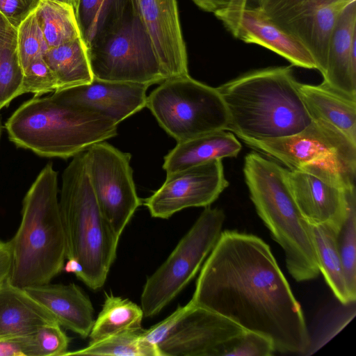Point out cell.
I'll return each mask as SVG.
<instances>
[{"label": "cell", "instance_id": "cell-28", "mask_svg": "<svg viewBox=\"0 0 356 356\" xmlns=\"http://www.w3.org/2000/svg\"><path fill=\"white\" fill-rule=\"evenodd\" d=\"M299 170L341 190L355 187L356 144L327 151Z\"/></svg>", "mask_w": 356, "mask_h": 356}, {"label": "cell", "instance_id": "cell-27", "mask_svg": "<svg viewBox=\"0 0 356 356\" xmlns=\"http://www.w3.org/2000/svg\"><path fill=\"white\" fill-rule=\"evenodd\" d=\"M320 273L341 304L353 302L347 286L337 244V232L323 225H311Z\"/></svg>", "mask_w": 356, "mask_h": 356}, {"label": "cell", "instance_id": "cell-14", "mask_svg": "<svg viewBox=\"0 0 356 356\" xmlns=\"http://www.w3.org/2000/svg\"><path fill=\"white\" fill-rule=\"evenodd\" d=\"M149 86L94 78L88 84L56 90L51 96L68 105L105 116L119 124L146 107Z\"/></svg>", "mask_w": 356, "mask_h": 356}, {"label": "cell", "instance_id": "cell-37", "mask_svg": "<svg viewBox=\"0 0 356 356\" xmlns=\"http://www.w3.org/2000/svg\"><path fill=\"white\" fill-rule=\"evenodd\" d=\"M355 302L342 305V308H339V311L334 312V316H331L332 318H327L326 323L323 326L322 325L318 332V335L310 337L309 346L305 355L314 353L353 319L355 315Z\"/></svg>", "mask_w": 356, "mask_h": 356}, {"label": "cell", "instance_id": "cell-13", "mask_svg": "<svg viewBox=\"0 0 356 356\" xmlns=\"http://www.w3.org/2000/svg\"><path fill=\"white\" fill-rule=\"evenodd\" d=\"M191 307L157 346L161 356H217L220 347L243 331L224 316Z\"/></svg>", "mask_w": 356, "mask_h": 356}, {"label": "cell", "instance_id": "cell-44", "mask_svg": "<svg viewBox=\"0 0 356 356\" xmlns=\"http://www.w3.org/2000/svg\"><path fill=\"white\" fill-rule=\"evenodd\" d=\"M67 273H72L79 278L82 273V268L79 263L74 259H67V262L63 267Z\"/></svg>", "mask_w": 356, "mask_h": 356}, {"label": "cell", "instance_id": "cell-23", "mask_svg": "<svg viewBox=\"0 0 356 356\" xmlns=\"http://www.w3.org/2000/svg\"><path fill=\"white\" fill-rule=\"evenodd\" d=\"M242 145L229 131H219L177 143L164 157L166 175L213 159L236 157Z\"/></svg>", "mask_w": 356, "mask_h": 356}, {"label": "cell", "instance_id": "cell-22", "mask_svg": "<svg viewBox=\"0 0 356 356\" xmlns=\"http://www.w3.org/2000/svg\"><path fill=\"white\" fill-rule=\"evenodd\" d=\"M298 89L312 120L334 127L356 143V99L331 88L298 81Z\"/></svg>", "mask_w": 356, "mask_h": 356}, {"label": "cell", "instance_id": "cell-2", "mask_svg": "<svg viewBox=\"0 0 356 356\" xmlns=\"http://www.w3.org/2000/svg\"><path fill=\"white\" fill-rule=\"evenodd\" d=\"M291 66L246 72L217 87L228 113L227 131L243 141L296 134L312 121Z\"/></svg>", "mask_w": 356, "mask_h": 356}, {"label": "cell", "instance_id": "cell-24", "mask_svg": "<svg viewBox=\"0 0 356 356\" xmlns=\"http://www.w3.org/2000/svg\"><path fill=\"white\" fill-rule=\"evenodd\" d=\"M43 58L55 76L56 90L88 84L94 79L81 37L49 48Z\"/></svg>", "mask_w": 356, "mask_h": 356}, {"label": "cell", "instance_id": "cell-19", "mask_svg": "<svg viewBox=\"0 0 356 356\" xmlns=\"http://www.w3.org/2000/svg\"><path fill=\"white\" fill-rule=\"evenodd\" d=\"M323 83L356 99V0L339 15L332 30Z\"/></svg>", "mask_w": 356, "mask_h": 356}, {"label": "cell", "instance_id": "cell-1", "mask_svg": "<svg viewBox=\"0 0 356 356\" xmlns=\"http://www.w3.org/2000/svg\"><path fill=\"white\" fill-rule=\"evenodd\" d=\"M190 301L266 336L275 351L305 355L309 346L301 306L269 245L255 235L221 232Z\"/></svg>", "mask_w": 356, "mask_h": 356}, {"label": "cell", "instance_id": "cell-29", "mask_svg": "<svg viewBox=\"0 0 356 356\" xmlns=\"http://www.w3.org/2000/svg\"><path fill=\"white\" fill-rule=\"evenodd\" d=\"M35 14L49 48L80 37L75 10L72 6L40 0Z\"/></svg>", "mask_w": 356, "mask_h": 356}, {"label": "cell", "instance_id": "cell-41", "mask_svg": "<svg viewBox=\"0 0 356 356\" xmlns=\"http://www.w3.org/2000/svg\"><path fill=\"white\" fill-rule=\"evenodd\" d=\"M199 8L214 15L222 12L241 10L247 6L248 0H192Z\"/></svg>", "mask_w": 356, "mask_h": 356}, {"label": "cell", "instance_id": "cell-35", "mask_svg": "<svg viewBox=\"0 0 356 356\" xmlns=\"http://www.w3.org/2000/svg\"><path fill=\"white\" fill-rule=\"evenodd\" d=\"M34 356H61L67 352L70 339L57 322L43 325L33 333Z\"/></svg>", "mask_w": 356, "mask_h": 356}, {"label": "cell", "instance_id": "cell-20", "mask_svg": "<svg viewBox=\"0 0 356 356\" xmlns=\"http://www.w3.org/2000/svg\"><path fill=\"white\" fill-rule=\"evenodd\" d=\"M24 290L46 308L60 325L83 338L89 336L95 322L94 308L79 286L74 283L47 284Z\"/></svg>", "mask_w": 356, "mask_h": 356}, {"label": "cell", "instance_id": "cell-5", "mask_svg": "<svg viewBox=\"0 0 356 356\" xmlns=\"http://www.w3.org/2000/svg\"><path fill=\"white\" fill-rule=\"evenodd\" d=\"M5 125L10 140L16 145L42 156L67 159L115 137L118 124L50 95L35 96L25 102Z\"/></svg>", "mask_w": 356, "mask_h": 356}, {"label": "cell", "instance_id": "cell-38", "mask_svg": "<svg viewBox=\"0 0 356 356\" xmlns=\"http://www.w3.org/2000/svg\"><path fill=\"white\" fill-rule=\"evenodd\" d=\"M191 307L190 301L184 306L177 307L169 316L147 330H143L142 338L151 345L157 346L166 337L175 325ZM158 348V347H157Z\"/></svg>", "mask_w": 356, "mask_h": 356}, {"label": "cell", "instance_id": "cell-32", "mask_svg": "<svg viewBox=\"0 0 356 356\" xmlns=\"http://www.w3.org/2000/svg\"><path fill=\"white\" fill-rule=\"evenodd\" d=\"M23 80L16 45H0V110L23 94Z\"/></svg>", "mask_w": 356, "mask_h": 356}, {"label": "cell", "instance_id": "cell-39", "mask_svg": "<svg viewBox=\"0 0 356 356\" xmlns=\"http://www.w3.org/2000/svg\"><path fill=\"white\" fill-rule=\"evenodd\" d=\"M40 0H0V12L16 29L37 8Z\"/></svg>", "mask_w": 356, "mask_h": 356}, {"label": "cell", "instance_id": "cell-17", "mask_svg": "<svg viewBox=\"0 0 356 356\" xmlns=\"http://www.w3.org/2000/svg\"><path fill=\"white\" fill-rule=\"evenodd\" d=\"M243 142L290 170H299L331 149L356 144L334 127L318 120H312L302 130L287 136Z\"/></svg>", "mask_w": 356, "mask_h": 356}, {"label": "cell", "instance_id": "cell-34", "mask_svg": "<svg viewBox=\"0 0 356 356\" xmlns=\"http://www.w3.org/2000/svg\"><path fill=\"white\" fill-rule=\"evenodd\" d=\"M275 351L269 338L245 330L226 341L219 349L217 356H270Z\"/></svg>", "mask_w": 356, "mask_h": 356}, {"label": "cell", "instance_id": "cell-40", "mask_svg": "<svg viewBox=\"0 0 356 356\" xmlns=\"http://www.w3.org/2000/svg\"><path fill=\"white\" fill-rule=\"evenodd\" d=\"M32 334L0 339V356H33Z\"/></svg>", "mask_w": 356, "mask_h": 356}, {"label": "cell", "instance_id": "cell-45", "mask_svg": "<svg viewBox=\"0 0 356 356\" xmlns=\"http://www.w3.org/2000/svg\"><path fill=\"white\" fill-rule=\"evenodd\" d=\"M51 1L70 6L72 8H74V10H75L76 3H77V0H51Z\"/></svg>", "mask_w": 356, "mask_h": 356}, {"label": "cell", "instance_id": "cell-33", "mask_svg": "<svg viewBox=\"0 0 356 356\" xmlns=\"http://www.w3.org/2000/svg\"><path fill=\"white\" fill-rule=\"evenodd\" d=\"M16 47L24 71L34 60L43 57L49 49L35 11L17 27Z\"/></svg>", "mask_w": 356, "mask_h": 356}, {"label": "cell", "instance_id": "cell-16", "mask_svg": "<svg viewBox=\"0 0 356 356\" xmlns=\"http://www.w3.org/2000/svg\"><path fill=\"white\" fill-rule=\"evenodd\" d=\"M215 15L236 38L264 47L288 60L293 65L317 70L304 45L270 21L257 7L246 6Z\"/></svg>", "mask_w": 356, "mask_h": 356}, {"label": "cell", "instance_id": "cell-46", "mask_svg": "<svg viewBox=\"0 0 356 356\" xmlns=\"http://www.w3.org/2000/svg\"><path fill=\"white\" fill-rule=\"evenodd\" d=\"M1 122L0 118V138H1Z\"/></svg>", "mask_w": 356, "mask_h": 356}, {"label": "cell", "instance_id": "cell-8", "mask_svg": "<svg viewBox=\"0 0 356 356\" xmlns=\"http://www.w3.org/2000/svg\"><path fill=\"white\" fill-rule=\"evenodd\" d=\"M87 54L97 79L150 86L168 79L132 0L114 29Z\"/></svg>", "mask_w": 356, "mask_h": 356}, {"label": "cell", "instance_id": "cell-6", "mask_svg": "<svg viewBox=\"0 0 356 356\" xmlns=\"http://www.w3.org/2000/svg\"><path fill=\"white\" fill-rule=\"evenodd\" d=\"M66 259L82 268L79 279L93 290L102 288L115 257L120 238L102 213L89 181L85 152L74 156L62 176L59 200Z\"/></svg>", "mask_w": 356, "mask_h": 356}, {"label": "cell", "instance_id": "cell-21", "mask_svg": "<svg viewBox=\"0 0 356 356\" xmlns=\"http://www.w3.org/2000/svg\"><path fill=\"white\" fill-rule=\"evenodd\" d=\"M56 322L24 289L8 280L0 286V339L25 336Z\"/></svg>", "mask_w": 356, "mask_h": 356}, {"label": "cell", "instance_id": "cell-43", "mask_svg": "<svg viewBox=\"0 0 356 356\" xmlns=\"http://www.w3.org/2000/svg\"><path fill=\"white\" fill-rule=\"evenodd\" d=\"M17 29L0 12V45H16Z\"/></svg>", "mask_w": 356, "mask_h": 356}, {"label": "cell", "instance_id": "cell-3", "mask_svg": "<svg viewBox=\"0 0 356 356\" xmlns=\"http://www.w3.org/2000/svg\"><path fill=\"white\" fill-rule=\"evenodd\" d=\"M9 243L10 284L22 289L47 284L63 270L65 237L58 199L57 172L51 163L43 168L27 191L20 225Z\"/></svg>", "mask_w": 356, "mask_h": 356}, {"label": "cell", "instance_id": "cell-30", "mask_svg": "<svg viewBox=\"0 0 356 356\" xmlns=\"http://www.w3.org/2000/svg\"><path fill=\"white\" fill-rule=\"evenodd\" d=\"M143 331L142 328L113 335L64 355L161 356L156 346L143 339Z\"/></svg>", "mask_w": 356, "mask_h": 356}, {"label": "cell", "instance_id": "cell-31", "mask_svg": "<svg viewBox=\"0 0 356 356\" xmlns=\"http://www.w3.org/2000/svg\"><path fill=\"white\" fill-rule=\"evenodd\" d=\"M348 202L346 216L337 233V244L342 261L347 286L356 300V190H347Z\"/></svg>", "mask_w": 356, "mask_h": 356}, {"label": "cell", "instance_id": "cell-36", "mask_svg": "<svg viewBox=\"0 0 356 356\" xmlns=\"http://www.w3.org/2000/svg\"><path fill=\"white\" fill-rule=\"evenodd\" d=\"M56 89L55 76L43 57L34 60L24 70L23 94L30 92L40 96Z\"/></svg>", "mask_w": 356, "mask_h": 356}, {"label": "cell", "instance_id": "cell-12", "mask_svg": "<svg viewBox=\"0 0 356 356\" xmlns=\"http://www.w3.org/2000/svg\"><path fill=\"white\" fill-rule=\"evenodd\" d=\"M228 186L222 160L213 159L167 175L143 204L152 217L167 219L186 208L210 206Z\"/></svg>", "mask_w": 356, "mask_h": 356}, {"label": "cell", "instance_id": "cell-15", "mask_svg": "<svg viewBox=\"0 0 356 356\" xmlns=\"http://www.w3.org/2000/svg\"><path fill=\"white\" fill-rule=\"evenodd\" d=\"M168 78L188 74L176 0H132Z\"/></svg>", "mask_w": 356, "mask_h": 356}, {"label": "cell", "instance_id": "cell-42", "mask_svg": "<svg viewBox=\"0 0 356 356\" xmlns=\"http://www.w3.org/2000/svg\"><path fill=\"white\" fill-rule=\"evenodd\" d=\"M12 266V251L9 241H0V286L8 278Z\"/></svg>", "mask_w": 356, "mask_h": 356}, {"label": "cell", "instance_id": "cell-26", "mask_svg": "<svg viewBox=\"0 0 356 356\" xmlns=\"http://www.w3.org/2000/svg\"><path fill=\"white\" fill-rule=\"evenodd\" d=\"M102 309L89 334L90 343L128 331L142 329L144 317L140 306L128 299L105 293Z\"/></svg>", "mask_w": 356, "mask_h": 356}, {"label": "cell", "instance_id": "cell-18", "mask_svg": "<svg viewBox=\"0 0 356 356\" xmlns=\"http://www.w3.org/2000/svg\"><path fill=\"white\" fill-rule=\"evenodd\" d=\"M293 200L311 225H327L338 232L348 211L347 190L332 186L300 170H287Z\"/></svg>", "mask_w": 356, "mask_h": 356}, {"label": "cell", "instance_id": "cell-9", "mask_svg": "<svg viewBox=\"0 0 356 356\" xmlns=\"http://www.w3.org/2000/svg\"><path fill=\"white\" fill-rule=\"evenodd\" d=\"M222 209H204L167 259L149 276L140 296L144 317L159 314L191 282L217 243L225 222Z\"/></svg>", "mask_w": 356, "mask_h": 356}, {"label": "cell", "instance_id": "cell-25", "mask_svg": "<svg viewBox=\"0 0 356 356\" xmlns=\"http://www.w3.org/2000/svg\"><path fill=\"white\" fill-rule=\"evenodd\" d=\"M131 0H77L75 15L86 49L112 31Z\"/></svg>", "mask_w": 356, "mask_h": 356}, {"label": "cell", "instance_id": "cell-11", "mask_svg": "<svg viewBox=\"0 0 356 356\" xmlns=\"http://www.w3.org/2000/svg\"><path fill=\"white\" fill-rule=\"evenodd\" d=\"M256 1L254 7H257L270 21L304 45L323 76L326 67L327 47L332 30L340 13L352 1Z\"/></svg>", "mask_w": 356, "mask_h": 356}, {"label": "cell", "instance_id": "cell-4", "mask_svg": "<svg viewBox=\"0 0 356 356\" xmlns=\"http://www.w3.org/2000/svg\"><path fill=\"white\" fill-rule=\"evenodd\" d=\"M243 174L257 214L284 250L289 273L297 282L316 278L320 268L312 225L293 200L287 169L251 152L245 157Z\"/></svg>", "mask_w": 356, "mask_h": 356}, {"label": "cell", "instance_id": "cell-7", "mask_svg": "<svg viewBox=\"0 0 356 356\" xmlns=\"http://www.w3.org/2000/svg\"><path fill=\"white\" fill-rule=\"evenodd\" d=\"M146 107L177 143L227 130L228 113L217 88L189 74L159 83L147 97Z\"/></svg>", "mask_w": 356, "mask_h": 356}, {"label": "cell", "instance_id": "cell-10", "mask_svg": "<svg viewBox=\"0 0 356 356\" xmlns=\"http://www.w3.org/2000/svg\"><path fill=\"white\" fill-rule=\"evenodd\" d=\"M131 157L106 141L85 151L86 168L96 200L119 238L142 204L133 179Z\"/></svg>", "mask_w": 356, "mask_h": 356}]
</instances>
